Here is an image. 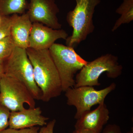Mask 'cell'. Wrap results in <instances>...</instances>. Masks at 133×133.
Masks as SVG:
<instances>
[{
  "label": "cell",
  "instance_id": "1",
  "mask_svg": "<svg viewBox=\"0 0 133 133\" xmlns=\"http://www.w3.org/2000/svg\"><path fill=\"white\" fill-rule=\"evenodd\" d=\"M26 51L33 66L35 81L42 92L41 100L48 102L60 96L63 92L61 80L49 49L28 48Z\"/></svg>",
  "mask_w": 133,
  "mask_h": 133
},
{
  "label": "cell",
  "instance_id": "2",
  "mask_svg": "<svg viewBox=\"0 0 133 133\" xmlns=\"http://www.w3.org/2000/svg\"><path fill=\"white\" fill-rule=\"evenodd\" d=\"M76 5L69 11L66 20L72 29V35L66 38V45L77 47L87 38L95 29L94 24V14L95 8L101 0H76Z\"/></svg>",
  "mask_w": 133,
  "mask_h": 133
},
{
  "label": "cell",
  "instance_id": "3",
  "mask_svg": "<svg viewBox=\"0 0 133 133\" xmlns=\"http://www.w3.org/2000/svg\"><path fill=\"white\" fill-rule=\"evenodd\" d=\"M49 50L58 72L63 91L74 87L75 75L88 62L78 55L74 48L67 45L55 43Z\"/></svg>",
  "mask_w": 133,
  "mask_h": 133
},
{
  "label": "cell",
  "instance_id": "4",
  "mask_svg": "<svg viewBox=\"0 0 133 133\" xmlns=\"http://www.w3.org/2000/svg\"><path fill=\"white\" fill-rule=\"evenodd\" d=\"M123 66L118 62L116 56L110 53L102 55L91 62H88L75 78L74 87L89 86H99V78L106 72L108 77L115 79L122 74Z\"/></svg>",
  "mask_w": 133,
  "mask_h": 133
},
{
  "label": "cell",
  "instance_id": "5",
  "mask_svg": "<svg viewBox=\"0 0 133 133\" xmlns=\"http://www.w3.org/2000/svg\"><path fill=\"white\" fill-rule=\"evenodd\" d=\"M4 75L26 86L35 99L41 100L42 92L36 84L33 66L26 49L15 47L12 54L4 62Z\"/></svg>",
  "mask_w": 133,
  "mask_h": 133
},
{
  "label": "cell",
  "instance_id": "6",
  "mask_svg": "<svg viewBox=\"0 0 133 133\" xmlns=\"http://www.w3.org/2000/svg\"><path fill=\"white\" fill-rule=\"evenodd\" d=\"M116 87V84L112 83L99 90H95L94 87L89 86L69 88L65 91L66 104L76 108L74 118L78 119L86 112L90 111L93 106L105 102L106 97Z\"/></svg>",
  "mask_w": 133,
  "mask_h": 133
},
{
  "label": "cell",
  "instance_id": "7",
  "mask_svg": "<svg viewBox=\"0 0 133 133\" xmlns=\"http://www.w3.org/2000/svg\"><path fill=\"white\" fill-rule=\"evenodd\" d=\"M26 86L15 79L3 75L0 81V104L10 112L25 109L24 104L30 108L35 107L36 102Z\"/></svg>",
  "mask_w": 133,
  "mask_h": 133
},
{
  "label": "cell",
  "instance_id": "8",
  "mask_svg": "<svg viewBox=\"0 0 133 133\" xmlns=\"http://www.w3.org/2000/svg\"><path fill=\"white\" fill-rule=\"evenodd\" d=\"M28 9L33 23H39L54 29H61L57 16L59 9L55 0H30Z\"/></svg>",
  "mask_w": 133,
  "mask_h": 133
},
{
  "label": "cell",
  "instance_id": "9",
  "mask_svg": "<svg viewBox=\"0 0 133 133\" xmlns=\"http://www.w3.org/2000/svg\"><path fill=\"white\" fill-rule=\"evenodd\" d=\"M68 33L64 30L54 29L39 23L32 24L29 48L36 50L49 49L57 40H66Z\"/></svg>",
  "mask_w": 133,
  "mask_h": 133
},
{
  "label": "cell",
  "instance_id": "10",
  "mask_svg": "<svg viewBox=\"0 0 133 133\" xmlns=\"http://www.w3.org/2000/svg\"><path fill=\"white\" fill-rule=\"evenodd\" d=\"M109 109L103 102L92 111L86 112L75 125V129H85L95 133H101L109 119Z\"/></svg>",
  "mask_w": 133,
  "mask_h": 133
},
{
  "label": "cell",
  "instance_id": "11",
  "mask_svg": "<svg viewBox=\"0 0 133 133\" xmlns=\"http://www.w3.org/2000/svg\"><path fill=\"white\" fill-rule=\"evenodd\" d=\"M42 114V110L39 107L10 112L9 127L15 129H22L37 125L45 126L49 118L43 116Z\"/></svg>",
  "mask_w": 133,
  "mask_h": 133
},
{
  "label": "cell",
  "instance_id": "12",
  "mask_svg": "<svg viewBox=\"0 0 133 133\" xmlns=\"http://www.w3.org/2000/svg\"><path fill=\"white\" fill-rule=\"evenodd\" d=\"M32 24L28 12L21 15L16 14L10 31L15 47L25 49L29 48Z\"/></svg>",
  "mask_w": 133,
  "mask_h": 133
},
{
  "label": "cell",
  "instance_id": "13",
  "mask_svg": "<svg viewBox=\"0 0 133 133\" xmlns=\"http://www.w3.org/2000/svg\"><path fill=\"white\" fill-rule=\"evenodd\" d=\"M28 5L26 0H0V15L23 14L28 9Z\"/></svg>",
  "mask_w": 133,
  "mask_h": 133
},
{
  "label": "cell",
  "instance_id": "14",
  "mask_svg": "<svg viewBox=\"0 0 133 133\" xmlns=\"http://www.w3.org/2000/svg\"><path fill=\"white\" fill-rule=\"evenodd\" d=\"M115 12L121 16L113 27L112 32L116 31L122 24H129L133 21V0H123Z\"/></svg>",
  "mask_w": 133,
  "mask_h": 133
},
{
  "label": "cell",
  "instance_id": "15",
  "mask_svg": "<svg viewBox=\"0 0 133 133\" xmlns=\"http://www.w3.org/2000/svg\"><path fill=\"white\" fill-rule=\"evenodd\" d=\"M15 46L11 36L0 40V61L4 62L14 51Z\"/></svg>",
  "mask_w": 133,
  "mask_h": 133
},
{
  "label": "cell",
  "instance_id": "16",
  "mask_svg": "<svg viewBox=\"0 0 133 133\" xmlns=\"http://www.w3.org/2000/svg\"><path fill=\"white\" fill-rule=\"evenodd\" d=\"M15 14L2 17L0 22V40L10 35L11 27Z\"/></svg>",
  "mask_w": 133,
  "mask_h": 133
},
{
  "label": "cell",
  "instance_id": "17",
  "mask_svg": "<svg viewBox=\"0 0 133 133\" xmlns=\"http://www.w3.org/2000/svg\"><path fill=\"white\" fill-rule=\"evenodd\" d=\"M10 111L4 106L0 104V131L7 128Z\"/></svg>",
  "mask_w": 133,
  "mask_h": 133
},
{
  "label": "cell",
  "instance_id": "18",
  "mask_svg": "<svg viewBox=\"0 0 133 133\" xmlns=\"http://www.w3.org/2000/svg\"><path fill=\"white\" fill-rule=\"evenodd\" d=\"M39 129V127H36L22 129H15L9 128L0 131V133H38Z\"/></svg>",
  "mask_w": 133,
  "mask_h": 133
},
{
  "label": "cell",
  "instance_id": "19",
  "mask_svg": "<svg viewBox=\"0 0 133 133\" xmlns=\"http://www.w3.org/2000/svg\"><path fill=\"white\" fill-rule=\"evenodd\" d=\"M101 133H122L120 127L115 124H109L106 126Z\"/></svg>",
  "mask_w": 133,
  "mask_h": 133
},
{
  "label": "cell",
  "instance_id": "20",
  "mask_svg": "<svg viewBox=\"0 0 133 133\" xmlns=\"http://www.w3.org/2000/svg\"><path fill=\"white\" fill-rule=\"evenodd\" d=\"M56 123L55 119L50 121L45 125L39 129L38 133H53L54 127Z\"/></svg>",
  "mask_w": 133,
  "mask_h": 133
},
{
  "label": "cell",
  "instance_id": "21",
  "mask_svg": "<svg viewBox=\"0 0 133 133\" xmlns=\"http://www.w3.org/2000/svg\"><path fill=\"white\" fill-rule=\"evenodd\" d=\"M4 74V62L0 61V81Z\"/></svg>",
  "mask_w": 133,
  "mask_h": 133
},
{
  "label": "cell",
  "instance_id": "22",
  "mask_svg": "<svg viewBox=\"0 0 133 133\" xmlns=\"http://www.w3.org/2000/svg\"><path fill=\"white\" fill-rule=\"evenodd\" d=\"M72 133H95L85 129H75Z\"/></svg>",
  "mask_w": 133,
  "mask_h": 133
},
{
  "label": "cell",
  "instance_id": "23",
  "mask_svg": "<svg viewBox=\"0 0 133 133\" xmlns=\"http://www.w3.org/2000/svg\"><path fill=\"white\" fill-rule=\"evenodd\" d=\"M127 133H133V128H131V130L130 131H128Z\"/></svg>",
  "mask_w": 133,
  "mask_h": 133
},
{
  "label": "cell",
  "instance_id": "24",
  "mask_svg": "<svg viewBox=\"0 0 133 133\" xmlns=\"http://www.w3.org/2000/svg\"><path fill=\"white\" fill-rule=\"evenodd\" d=\"M2 16L0 15V22L1 21L2 19Z\"/></svg>",
  "mask_w": 133,
  "mask_h": 133
}]
</instances>
